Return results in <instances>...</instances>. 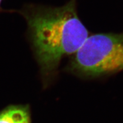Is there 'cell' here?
<instances>
[{
  "mask_svg": "<svg viewBox=\"0 0 123 123\" xmlns=\"http://www.w3.org/2000/svg\"><path fill=\"white\" fill-rule=\"evenodd\" d=\"M25 19L27 35L44 84L57 74L63 58L74 54L88 37L78 16L77 0L52 7L27 4L18 11Z\"/></svg>",
  "mask_w": 123,
  "mask_h": 123,
  "instance_id": "cell-1",
  "label": "cell"
},
{
  "mask_svg": "<svg viewBox=\"0 0 123 123\" xmlns=\"http://www.w3.org/2000/svg\"><path fill=\"white\" fill-rule=\"evenodd\" d=\"M66 69L84 77L100 76L123 71V31L88 37Z\"/></svg>",
  "mask_w": 123,
  "mask_h": 123,
  "instance_id": "cell-2",
  "label": "cell"
},
{
  "mask_svg": "<svg viewBox=\"0 0 123 123\" xmlns=\"http://www.w3.org/2000/svg\"><path fill=\"white\" fill-rule=\"evenodd\" d=\"M0 123H31L28 106L8 105L0 111Z\"/></svg>",
  "mask_w": 123,
  "mask_h": 123,
  "instance_id": "cell-3",
  "label": "cell"
},
{
  "mask_svg": "<svg viewBox=\"0 0 123 123\" xmlns=\"http://www.w3.org/2000/svg\"><path fill=\"white\" fill-rule=\"evenodd\" d=\"M2 1H3V0H0V13H1V12L4 11V9H3L2 8V7H1V5H2Z\"/></svg>",
  "mask_w": 123,
  "mask_h": 123,
  "instance_id": "cell-4",
  "label": "cell"
}]
</instances>
